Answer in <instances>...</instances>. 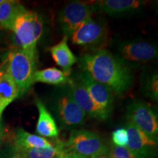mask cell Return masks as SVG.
<instances>
[{
    "label": "cell",
    "mask_w": 158,
    "mask_h": 158,
    "mask_svg": "<svg viewBox=\"0 0 158 158\" xmlns=\"http://www.w3.org/2000/svg\"><path fill=\"white\" fill-rule=\"evenodd\" d=\"M1 118H2V114L0 113V128H1Z\"/></svg>",
    "instance_id": "obj_28"
},
{
    "label": "cell",
    "mask_w": 158,
    "mask_h": 158,
    "mask_svg": "<svg viewBox=\"0 0 158 158\" xmlns=\"http://www.w3.org/2000/svg\"><path fill=\"white\" fill-rule=\"evenodd\" d=\"M12 31L21 48L37 53V43L43 32V19L38 13L26 9L18 15Z\"/></svg>",
    "instance_id": "obj_3"
},
{
    "label": "cell",
    "mask_w": 158,
    "mask_h": 158,
    "mask_svg": "<svg viewBox=\"0 0 158 158\" xmlns=\"http://www.w3.org/2000/svg\"><path fill=\"white\" fill-rule=\"evenodd\" d=\"M157 81V74H154L150 78L147 84V91L149 92L150 95L156 100H157L158 97Z\"/></svg>",
    "instance_id": "obj_24"
},
{
    "label": "cell",
    "mask_w": 158,
    "mask_h": 158,
    "mask_svg": "<svg viewBox=\"0 0 158 158\" xmlns=\"http://www.w3.org/2000/svg\"><path fill=\"white\" fill-rule=\"evenodd\" d=\"M0 158H24L15 149L13 145L7 146L5 149L0 152Z\"/></svg>",
    "instance_id": "obj_23"
},
{
    "label": "cell",
    "mask_w": 158,
    "mask_h": 158,
    "mask_svg": "<svg viewBox=\"0 0 158 158\" xmlns=\"http://www.w3.org/2000/svg\"><path fill=\"white\" fill-rule=\"evenodd\" d=\"M110 158H135L127 147L113 145L110 150Z\"/></svg>",
    "instance_id": "obj_22"
},
{
    "label": "cell",
    "mask_w": 158,
    "mask_h": 158,
    "mask_svg": "<svg viewBox=\"0 0 158 158\" xmlns=\"http://www.w3.org/2000/svg\"><path fill=\"white\" fill-rule=\"evenodd\" d=\"M57 109L59 121L64 127H74L84 123L86 115L70 94L59 98Z\"/></svg>",
    "instance_id": "obj_12"
},
{
    "label": "cell",
    "mask_w": 158,
    "mask_h": 158,
    "mask_svg": "<svg viewBox=\"0 0 158 158\" xmlns=\"http://www.w3.org/2000/svg\"><path fill=\"white\" fill-rule=\"evenodd\" d=\"M128 134L127 149L135 158H151L155 155L157 141L128 122L126 125Z\"/></svg>",
    "instance_id": "obj_8"
},
{
    "label": "cell",
    "mask_w": 158,
    "mask_h": 158,
    "mask_svg": "<svg viewBox=\"0 0 158 158\" xmlns=\"http://www.w3.org/2000/svg\"><path fill=\"white\" fill-rule=\"evenodd\" d=\"M68 37L64 35L60 42L49 48L51 56L56 64L62 68V71L70 76L71 68L77 62V58L68 44Z\"/></svg>",
    "instance_id": "obj_14"
},
{
    "label": "cell",
    "mask_w": 158,
    "mask_h": 158,
    "mask_svg": "<svg viewBox=\"0 0 158 158\" xmlns=\"http://www.w3.org/2000/svg\"><path fill=\"white\" fill-rule=\"evenodd\" d=\"M19 96L15 83L7 70V59L0 65V113Z\"/></svg>",
    "instance_id": "obj_13"
},
{
    "label": "cell",
    "mask_w": 158,
    "mask_h": 158,
    "mask_svg": "<svg viewBox=\"0 0 158 158\" xmlns=\"http://www.w3.org/2000/svg\"><path fill=\"white\" fill-rule=\"evenodd\" d=\"M79 81L84 85L93 101L108 114H110L114 102L112 91L108 86L94 80L88 73L84 70L79 74Z\"/></svg>",
    "instance_id": "obj_10"
},
{
    "label": "cell",
    "mask_w": 158,
    "mask_h": 158,
    "mask_svg": "<svg viewBox=\"0 0 158 158\" xmlns=\"http://www.w3.org/2000/svg\"><path fill=\"white\" fill-rule=\"evenodd\" d=\"M139 0H101L94 5L102 12L110 15L126 14L137 10L143 5Z\"/></svg>",
    "instance_id": "obj_15"
},
{
    "label": "cell",
    "mask_w": 158,
    "mask_h": 158,
    "mask_svg": "<svg viewBox=\"0 0 158 158\" xmlns=\"http://www.w3.org/2000/svg\"><path fill=\"white\" fill-rule=\"evenodd\" d=\"M91 14V6L87 3L72 2L65 5L59 15V23L65 36L70 37Z\"/></svg>",
    "instance_id": "obj_6"
},
{
    "label": "cell",
    "mask_w": 158,
    "mask_h": 158,
    "mask_svg": "<svg viewBox=\"0 0 158 158\" xmlns=\"http://www.w3.org/2000/svg\"><path fill=\"white\" fill-rule=\"evenodd\" d=\"M127 116L129 122L154 140H157L158 118L155 110L149 105L133 102L127 107Z\"/></svg>",
    "instance_id": "obj_5"
},
{
    "label": "cell",
    "mask_w": 158,
    "mask_h": 158,
    "mask_svg": "<svg viewBox=\"0 0 158 158\" xmlns=\"http://www.w3.org/2000/svg\"><path fill=\"white\" fill-rule=\"evenodd\" d=\"M59 158H86V157H82V156L76 155V154L75 153L70 152L66 151Z\"/></svg>",
    "instance_id": "obj_25"
},
{
    "label": "cell",
    "mask_w": 158,
    "mask_h": 158,
    "mask_svg": "<svg viewBox=\"0 0 158 158\" xmlns=\"http://www.w3.org/2000/svg\"><path fill=\"white\" fill-rule=\"evenodd\" d=\"M81 65L94 80L108 86L117 95L127 92L133 83L130 69L106 49L85 54L81 59Z\"/></svg>",
    "instance_id": "obj_1"
},
{
    "label": "cell",
    "mask_w": 158,
    "mask_h": 158,
    "mask_svg": "<svg viewBox=\"0 0 158 158\" xmlns=\"http://www.w3.org/2000/svg\"><path fill=\"white\" fill-rule=\"evenodd\" d=\"M25 10L19 2L5 0L0 5V28L12 31L18 15Z\"/></svg>",
    "instance_id": "obj_18"
},
{
    "label": "cell",
    "mask_w": 158,
    "mask_h": 158,
    "mask_svg": "<svg viewBox=\"0 0 158 158\" xmlns=\"http://www.w3.org/2000/svg\"><path fill=\"white\" fill-rule=\"evenodd\" d=\"M53 145L54 143L48 141L45 138L29 133L23 128H19L15 132L13 146L16 150L41 149Z\"/></svg>",
    "instance_id": "obj_17"
},
{
    "label": "cell",
    "mask_w": 158,
    "mask_h": 158,
    "mask_svg": "<svg viewBox=\"0 0 158 158\" xmlns=\"http://www.w3.org/2000/svg\"><path fill=\"white\" fill-rule=\"evenodd\" d=\"M64 147L67 152L86 158H98L108 152L107 147L98 134L85 130L71 132Z\"/></svg>",
    "instance_id": "obj_4"
},
{
    "label": "cell",
    "mask_w": 158,
    "mask_h": 158,
    "mask_svg": "<svg viewBox=\"0 0 158 158\" xmlns=\"http://www.w3.org/2000/svg\"><path fill=\"white\" fill-rule=\"evenodd\" d=\"M98 158H110V157H109V156H107L106 155H105L100 156V157H99Z\"/></svg>",
    "instance_id": "obj_27"
},
{
    "label": "cell",
    "mask_w": 158,
    "mask_h": 158,
    "mask_svg": "<svg viewBox=\"0 0 158 158\" xmlns=\"http://www.w3.org/2000/svg\"><path fill=\"white\" fill-rule=\"evenodd\" d=\"M70 78L68 76L56 68H48L40 70H35L32 78L33 84L40 82L44 84L55 85H64L69 84Z\"/></svg>",
    "instance_id": "obj_19"
},
{
    "label": "cell",
    "mask_w": 158,
    "mask_h": 158,
    "mask_svg": "<svg viewBox=\"0 0 158 158\" xmlns=\"http://www.w3.org/2000/svg\"><path fill=\"white\" fill-rule=\"evenodd\" d=\"M37 53L22 48L13 49L7 55V70L16 84L19 96L25 93L33 84Z\"/></svg>",
    "instance_id": "obj_2"
},
{
    "label": "cell",
    "mask_w": 158,
    "mask_h": 158,
    "mask_svg": "<svg viewBox=\"0 0 158 158\" xmlns=\"http://www.w3.org/2000/svg\"><path fill=\"white\" fill-rule=\"evenodd\" d=\"M35 104L38 110L39 117L36 125V132L41 137L56 138L59 135V129L54 117L46 106L39 99H36Z\"/></svg>",
    "instance_id": "obj_16"
},
{
    "label": "cell",
    "mask_w": 158,
    "mask_h": 158,
    "mask_svg": "<svg viewBox=\"0 0 158 158\" xmlns=\"http://www.w3.org/2000/svg\"><path fill=\"white\" fill-rule=\"evenodd\" d=\"M69 85L70 86V95L81 108L86 115L98 119H107L110 114L98 106L93 101L87 90L80 81H75L70 79Z\"/></svg>",
    "instance_id": "obj_9"
},
{
    "label": "cell",
    "mask_w": 158,
    "mask_h": 158,
    "mask_svg": "<svg viewBox=\"0 0 158 158\" xmlns=\"http://www.w3.org/2000/svg\"><path fill=\"white\" fill-rule=\"evenodd\" d=\"M4 1H5V0H0V5H1V4H2L4 2Z\"/></svg>",
    "instance_id": "obj_29"
},
{
    "label": "cell",
    "mask_w": 158,
    "mask_h": 158,
    "mask_svg": "<svg viewBox=\"0 0 158 158\" xmlns=\"http://www.w3.org/2000/svg\"><path fill=\"white\" fill-rule=\"evenodd\" d=\"M2 140H3V132L2 130V128H0V151H1L2 144Z\"/></svg>",
    "instance_id": "obj_26"
},
{
    "label": "cell",
    "mask_w": 158,
    "mask_h": 158,
    "mask_svg": "<svg viewBox=\"0 0 158 158\" xmlns=\"http://www.w3.org/2000/svg\"><path fill=\"white\" fill-rule=\"evenodd\" d=\"M118 51L122 58L129 62H148L155 59L157 56V47L145 41H132L122 43Z\"/></svg>",
    "instance_id": "obj_11"
},
{
    "label": "cell",
    "mask_w": 158,
    "mask_h": 158,
    "mask_svg": "<svg viewBox=\"0 0 158 158\" xmlns=\"http://www.w3.org/2000/svg\"><path fill=\"white\" fill-rule=\"evenodd\" d=\"M114 145L126 147L128 142V134L125 128H117L112 133Z\"/></svg>",
    "instance_id": "obj_21"
},
{
    "label": "cell",
    "mask_w": 158,
    "mask_h": 158,
    "mask_svg": "<svg viewBox=\"0 0 158 158\" xmlns=\"http://www.w3.org/2000/svg\"><path fill=\"white\" fill-rule=\"evenodd\" d=\"M107 31L98 21L88 18L71 35V41L75 45L84 47L98 45L106 39Z\"/></svg>",
    "instance_id": "obj_7"
},
{
    "label": "cell",
    "mask_w": 158,
    "mask_h": 158,
    "mask_svg": "<svg viewBox=\"0 0 158 158\" xmlns=\"http://www.w3.org/2000/svg\"><path fill=\"white\" fill-rule=\"evenodd\" d=\"M24 158H59L67 151L64 143L57 141L51 147L17 150Z\"/></svg>",
    "instance_id": "obj_20"
}]
</instances>
